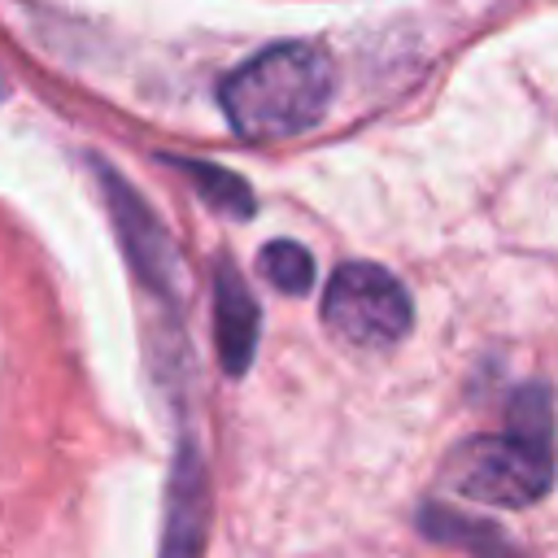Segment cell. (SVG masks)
<instances>
[{
  "instance_id": "7a4b0ae2",
  "label": "cell",
  "mask_w": 558,
  "mask_h": 558,
  "mask_svg": "<svg viewBox=\"0 0 558 558\" xmlns=\"http://www.w3.org/2000/svg\"><path fill=\"white\" fill-rule=\"evenodd\" d=\"M445 480L453 493L484 506H532L554 484V418L545 388H523L510 405V427L475 436L449 453Z\"/></svg>"
},
{
  "instance_id": "5b68a950",
  "label": "cell",
  "mask_w": 558,
  "mask_h": 558,
  "mask_svg": "<svg viewBox=\"0 0 558 558\" xmlns=\"http://www.w3.org/2000/svg\"><path fill=\"white\" fill-rule=\"evenodd\" d=\"M257 301L244 283V275L231 262H218L214 270V344L227 375H244L257 349Z\"/></svg>"
},
{
  "instance_id": "3957f363",
  "label": "cell",
  "mask_w": 558,
  "mask_h": 558,
  "mask_svg": "<svg viewBox=\"0 0 558 558\" xmlns=\"http://www.w3.org/2000/svg\"><path fill=\"white\" fill-rule=\"evenodd\" d=\"M323 323L357 349H388L410 331L414 310L397 275L375 262H344L327 279Z\"/></svg>"
},
{
  "instance_id": "9c48e42d",
  "label": "cell",
  "mask_w": 558,
  "mask_h": 558,
  "mask_svg": "<svg viewBox=\"0 0 558 558\" xmlns=\"http://www.w3.org/2000/svg\"><path fill=\"white\" fill-rule=\"evenodd\" d=\"M262 275L288 292V296H305L310 283H314V257L296 244V240H270L262 248Z\"/></svg>"
},
{
  "instance_id": "ba28073f",
  "label": "cell",
  "mask_w": 558,
  "mask_h": 558,
  "mask_svg": "<svg viewBox=\"0 0 558 558\" xmlns=\"http://www.w3.org/2000/svg\"><path fill=\"white\" fill-rule=\"evenodd\" d=\"M166 161L179 166V170L201 187V196H205L214 209H227V214H235V218L253 214V196H248V183H244L240 174H231V170H222V166L187 161V157H166Z\"/></svg>"
},
{
  "instance_id": "6da1fadb",
  "label": "cell",
  "mask_w": 558,
  "mask_h": 558,
  "mask_svg": "<svg viewBox=\"0 0 558 558\" xmlns=\"http://www.w3.org/2000/svg\"><path fill=\"white\" fill-rule=\"evenodd\" d=\"M331 92L336 70L323 48L275 44L222 78L218 105L244 140H292L327 113Z\"/></svg>"
},
{
  "instance_id": "52a82bcc",
  "label": "cell",
  "mask_w": 558,
  "mask_h": 558,
  "mask_svg": "<svg viewBox=\"0 0 558 558\" xmlns=\"http://www.w3.org/2000/svg\"><path fill=\"white\" fill-rule=\"evenodd\" d=\"M423 527L436 536V541H449V545H462L471 558H523L506 532H497L493 523L484 519H466L458 510H427L423 514Z\"/></svg>"
},
{
  "instance_id": "277c9868",
  "label": "cell",
  "mask_w": 558,
  "mask_h": 558,
  "mask_svg": "<svg viewBox=\"0 0 558 558\" xmlns=\"http://www.w3.org/2000/svg\"><path fill=\"white\" fill-rule=\"evenodd\" d=\"M96 179H100V192H105V205L113 214V227H118V240L131 257V270L140 275V283L170 301L174 296V248L157 222V214L140 201V192L109 166H96Z\"/></svg>"
},
{
  "instance_id": "8992f818",
  "label": "cell",
  "mask_w": 558,
  "mask_h": 558,
  "mask_svg": "<svg viewBox=\"0 0 558 558\" xmlns=\"http://www.w3.org/2000/svg\"><path fill=\"white\" fill-rule=\"evenodd\" d=\"M201 506H205V484H201V462L196 449L183 440L174 480H170V523H166V549L161 558H187L196 536H201Z\"/></svg>"
},
{
  "instance_id": "30bf717a",
  "label": "cell",
  "mask_w": 558,
  "mask_h": 558,
  "mask_svg": "<svg viewBox=\"0 0 558 558\" xmlns=\"http://www.w3.org/2000/svg\"><path fill=\"white\" fill-rule=\"evenodd\" d=\"M9 96V83H4V70H0V100Z\"/></svg>"
}]
</instances>
